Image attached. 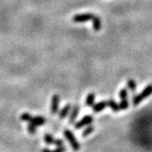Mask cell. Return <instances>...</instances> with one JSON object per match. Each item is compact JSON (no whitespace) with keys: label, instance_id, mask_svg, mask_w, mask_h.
I'll list each match as a JSON object with an SVG mask.
<instances>
[{"label":"cell","instance_id":"obj_1","mask_svg":"<svg viewBox=\"0 0 152 152\" xmlns=\"http://www.w3.org/2000/svg\"><path fill=\"white\" fill-rule=\"evenodd\" d=\"M152 94V85L147 86L138 95H135L133 96V105L134 106H138L140 103H141L142 102L149 97Z\"/></svg>","mask_w":152,"mask_h":152},{"label":"cell","instance_id":"obj_2","mask_svg":"<svg viewBox=\"0 0 152 152\" xmlns=\"http://www.w3.org/2000/svg\"><path fill=\"white\" fill-rule=\"evenodd\" d=\"M64 136H65V138L68 140V141L69 142V144H70V145L72 146V149L75 151H78L79 150H80V144H79V142L78 140H76V138L74 135V134L71 132L70 130H69V129H66L64 130Z\"/></svg>","mask_w":152,"mask_h":152},{"label":"cell","instance_id":"obj_3","mask_svg":"<svg viewBox=\"0 0 152 152\" xmlns=\"http://www.w3.org/2000/svg\"><path fill=\"white\" fill-rule=\"evenodd\" d=\"M93 15L91 13H86V14H82V15H76L73 17V20L76 23H83V22L92 20Z\"/></svg>","mask_w":152,"mask_h":152},{"label":"cell","instance_id":"obj_4","mask_svg":"<svg viewBox=\"0 0 152 152\" xmlns=\"http://www.w3.org/2000/svg\"><path fill=\"white\" fill-rule=\"evenodd\" d=\"M93 121V118L91 115H86L82 119H80L79 122H77L75 127L76 129H80L81 128L85 127V126H88L90 125Z\"/></svg>","mask_w":152,"mask_h":152},{"label":"cell","instance_id":"obj_5","mask_svg":"<svg viewBox=\"0 0 152 152\" xmlns=\"http://www.w3.org/2000/svg\"><path fill=\"white\" fill-rule=\"evenodd\" d=\"M60 98L58 95H54L52 98V103H51V113H57L58 111V105H59Z\"/></svg>","mask_w":152,"mask_h":152},{"label":"cell","instance_id":"obj_6","mask_svg":"<svg viewBox=\"0 0 152 152\" xmlns=\"http://www.w3.org/2000/svg\"><path fill=\"white\" fill-rule=\"evenodd\" d=\"M107 107V101H101L98 103L92 106V110L94 113H100L103 111Z\"/></svg>","mask_w":152,"mask_h":152},{"label":"cell","instance_id":"obj_7","mask_svg":"<svg viewBox=\"0 0 152 152\" xmlns=\"http://www.w3.org/2000/svg\"><path fill=\"white\" fill-rule=\"evenodd\" d=\"M45 122H46V120L43 117H31V118L30 119L29 121V124H31L35 125L36 127H37V126H42V125H43L45 124Z\"/></svg>","mask_w":152,"mask_h":152},{"label":"cell","instance_id":"obj_8","mask_svg":"<svg viewBox=\"0 0 152 152\" xmlns=\"http://www.w3.org/2000/svg\"><path fill=\"white\" fill-rule=\"evenodd\" d=\"M92 24H93V29L96 31H99L102 29V21L100 20V18L98 16L94 15L92 19Z\"/></svg>","mask_w":152,"mask_h":152},{"label":"cell","instance_id":"obj_9","mask_svg":"<svg viewBox=\"0 0 152 152\" xmlns=\"http://www.w3.org/2000/svg\"><path fill=\"white\" fill-rule=\"evenodd\" d=\"M70 109H71V106L69 105V104L66 105L65 107H64V108H63L62 110H61V111H60V113H59V118H60V119H64V118H65L66 117L68 116L69 113Z\"/></svg>","mask_w":152,"mask_h":152},{"label":"cell","instance_id":"obj_10","mask_svg":"<svg viewBox=\"0 0 152 152\" xmlns=\"http://www.w3.org/2000/svg\"><path fill=\"white\" fill-rule=\"evenodd\" d=\"M79 107L76 105L74 107V108L72 110V113H71L70 116H69V123L70 124H74V122L75 121L76 118H77V116H78V114H79Z\"/></svg>","mask_w":152,"mask_h":152},{"label":"cell","instance_id":"obj_11","mask_svg":"<svg viewBox=\"0 0 152 152\" xmlns=\"http://www.w3.org/2000/svg\"><path fill=\"white\" fill-rule=\"evenodd\" d=\"M95 100H96V95L94 93H90L86 99V105L88 107H92L95 103Z\"/></svg>","mask_w":152,"mask_h":152},{"label":"cell","instance_id":"obj_12","mask_svg":"<svg viewBox=\"0 0 152 152\" xmlns=\"http://www.w3.org/2000/svg\"><path fill=\"white\" fill-rule=\"evenodd\" d=\"M107 106L110 107V108L112 109L113 112L115 113H117V112H118L120 110V107H119V104H118L113 99H110L107 101Z\"/></svg>","mask_w":152,"mask_h":152},{"label":"cell","instance_id":"obj_13","mask_svg":"<svg viewBox=\"0 0 152 152\" xmlns=\"http://www.w3.org/2000/svg\"><path fill=\"white\" fill-rule=\"evenodd\" d=\"M127 86L129 87V89L130 90V91H132L133 93H134L136 91V89H137V84L136 82L134 80H128L127 81Z\"/></svg>","mask_w":152,"mask_h":152},{"label":"cell","instance_id":"obj_14","mask_svg":"<svg viewBox=\"0 0 152 152\" xmlns=\"http://www.w3.org/2000/svg\"><path fill=\"white\" fill-rule=\"evenodd\" d=\"M44 141H45L46 144H48V145H53L54 144L55 139L51 134H46L45 136H44Z\"/></svg>","mask_w":152,"mask_h":152},{"label":"cell","instance_id":"obj_15","mask_svg":"<svg viewBox=\"0 0 152 152\" xmlns=\"http://www.w3.org/2000/svg\"><path fill=\"white\" fill-rule=\"evenodd\" d=\"M65 151H66L65 146L61 145V146H58V148H57V149H55V150H53V151H51V150H49V149H46V148H44V149H42V152H65Z\"/></svg>","mask_w":152,"mask_h":152},{"label":"cell","instance_id":"obj_16","mask_svg":"<svg viewBox=\"0 0 152 152\" xmlns=\"http://www.w3.org/2000/svg\"><path fill=\"white\" fill-rule=\"evenodd\" d=\"M129 103L128 99H123V100H121L119 104L120 110H126V109L129 107Z\"/></svg>","mask_w":152,"mask_h":152},{"label":"cell","instance_id":"obj_17","mask_svg":"<svg viewBox=\"0 0 152 152\" xmlns=\"http://www.w3.org/2000/svg\"><path fill=\"white\" fill-rule=\"evenodd\" d=\"M93 131H94V127L91 126V125H88V127H87L86 129L83 131V137H86L89 134H91Z\"/></svg>","mask_w":152,"mask_h":152},{"label":"cell","instance_id":"obj_18","mask_svg":"<svg viewBox=\"0 0 152 152\" xmlns=\"http://www.w3.org/2000/svg\"><path fill=\"white\" fill-rule=\"evenodd\" d=\"M119 97L121 100L123 99H127L128 98V91L127 89H122L119 92Z\"/></svg>","mask_w":152,"mask_h":152},{"label":"cell","instance_id":"obj_19","mask_svg":"<svg viewBox=\"0 0 152 152\" xmlns=\"http://www.w3.org/2000/svg\"><path fill=\"white\" fill-rule=\"evenodd\" d=\"M31 118V114L26 113H23L21 116H20V119L23 120V121H26V122H29Z\"/></svg>","mask_w":152,"mask_h":152},{"label":"cell","instance_id":"obj_20","mask_svg":"<svg viewBox=\"0 0 152 152\" xmlns=\"http://www.w3.org/2000/svg\"><path fill=\"white\" fill-rule=\"evenodd\" d=\"M27 129L28 132L30 133V134H34V133H36V131H37V127L35 126V125L31 124H29L27 127Z\"/></svg>","mask_w":152,"mask_h":152}]
</instances>
